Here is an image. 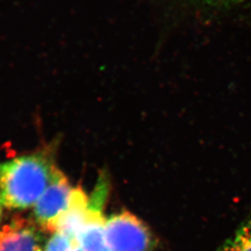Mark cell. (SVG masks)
Wrapping results in <instances>:
<instances>
[{"instance_id": "cell-1", "label": "cell", "mask_w": 251, "mask_h": 251, "mask_svg": "<svg viewBox=\"0 0 251 251\" xmlns=\"http://www.w3.org/2000/svg\"><path fill=\"white\" fill-rule=\"evenodd\" d=\"M48 153L21 156L0 164V202L13 209L35 206L49 186L54 171Z\"/></svg>"}, {"instance_id": "cell-2", "label": "cell", "mask_w": 251, "mask_h": 251, "mask_svg": "<svg viewBox=\"0 0 251 251\" xmlns=\"http://www.w3.org/2000/svg\"><path fill=\"white\" fill-rule=\"evenodd\" d=\"M105 233L111 251H152L154 249L149 228L127 211L107 218Z\"/></svg>"}, {"instance_id": "cell-3", "label": "cell", "mask_w": 251, "mask_h": 251, "mask_svg": "<svg viewBox=\"0 0 251 251\" xmlns=\"http://www.w3.org/2000/svg\"><path fill=\"white\" fill-rule=\"evenodd\" d=\"M109 190L107 177L100 175L89 200L86 224L75 237V241L84 251H111L105 233L106 219L103 214Z\"/></svg>"}, {"instance_id": "cell-4", "label": "cell", "mask_w": 251, "mask_h": 251, "mask_svg": "<svg viewBox=\"0 0 251 251\" xmlns=\"http://www.w3.org/2000/svg\"><path fill=\"white\" fill-rule=\"evenodd\" d=\"M73 190L65 175L56 168L49 186L35 205V220L42 229L54 233L55 225L69 205Z\"/></svg>"}, {"instance_id": "cell-5", "label": "cell", "mask_w": 251, "mask_h": 251, "mask_svg": "<svg viewBox=\"0 0 251 251\" xmlns=\"http://www.w3.org/2000/svg\"><path fill=\"white\" fill-rule=\"evenodd\" d=\"M0 251H43V248L36 227L19 218L0 229Z\"/></svg>"}, {"instance_id": "cell-6", "label": "cell", "mask_w": 251, "mask_h": 251, "mask_svg": "<svg viewBox=\"0 0 251 251\" xmlns=\"http://www.w3.org/2000/svg\"><path fill=\"white\" fill-rule=\"evenodd\" d=\"M89 200L80 186L74 188L69 205L55 225L54 233H64L75 240L88 218Z\"/></svg>"}, {"instance_id": "cell-7", "label": "cell", "mask_w": 251, "mask_h": 251, "mask_svg": "<svg viewBox=\"0 0 251 251\" xmlns=\"http://www.w3.org/2000/svg\"><path fill=\"white\" fill-rule=\"evenodd\" d=\"M219 251H251V220L243 225Z\"/></svg>"}, {"instance_id": "cell-8", "label": "cell", "mask_w": 251, "mask_h": 251, "mask_svg": "<svg viewBox=\"0 0 251 251\" xmlns=\"http://www.w3.org/2000/svg\"><path fill=\"white\" fill-rule=\"evenodd\" d=\"M75 240L60 232H55L46 245L44 251H71Z\"/></svg>"}, {"instance_id": "cell-9", "label": "cell", "mask_w": 251, "mask_h": 251, "mask_svg": "<svg viewBox=\"0 0 251 251\" xmlns=\"http://www.w3.org/2000/svg\"><path fill=\"white\" fill-rule=\"evenodd\" d=\"M71 251H84L82 249H81L80 247H79V245L77 244V242L75 241V245H74V247H73L72 250Z\"/></svg>"}, {"instance_id": "cell-10", "label": "cell", "mask_w": 251, "mask_h": 251, "mask_svg": "<svg viewBox=\"0 0 251 251\" xmlns=\"http://www.w3.org/2000/svg\"><path fill=\"white\" fill-rule=\"evenodd\" d=\"M205 1H209V2L216 3V2H226V1H233V0H205Z\"/></svg>"}, {"instance_id": "cell-11", "label": "cell", "mask_w": 251, "mask_h": 251, "mask_svg": "<svg viewBox=\"0 0 251 251\" xmlns=\"http://www.w3.org/2000/svg\"><path fill=\"white\" fill-rule=\"evenodd\" d=\"M0 204H1V202H0ZM0 212H1V208H0Z\"/></svg>"}]
</instances>
